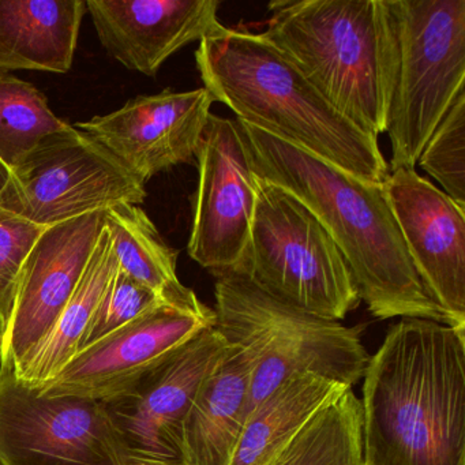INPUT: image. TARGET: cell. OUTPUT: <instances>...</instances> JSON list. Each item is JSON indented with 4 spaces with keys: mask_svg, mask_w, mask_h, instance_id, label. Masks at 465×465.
Returning <instances> with one entry per match:
<instances>
[{
    "mask_svg": "<svg viewBox=\"0 0 465 465\" xmlns=\"http://www.w3.org/2000/svg\"><path fill=\"white\" fill-rule=\"evenodd\" d=\"M214 298V329L254 361L247 416L295 374L312 372L348 388L363 378L370 356L358 329L282 303L233 272L217 274Z\"/></svg>",
    "mask_w": 465,
    "mask_h": 465,
    "instance_id": "cell-5",
    "label": "cell"
},
{
    "mask_svg": "<svg viewBox=\"0 0 465 465\" xmlns=\"http://www.w3.org/2000/svg\"><path fill=\"white\" fill-rule=\"evenodd\" d=\"M105 227L113 238L119 268L156 293L160 301L190 310L206 306L178 279V252L165 243L140 206L122 203L108 209Z\"/></svg>",
    "mask_w": 465,
    "mask_h": 465,
    "instance_id": "cell-21",
    "label": "cell"
},
{
    "mask_svg": "<svg viewBox=\"0 0 465 465\" xmlns=\"http://www.w3.org/2000/svg\"><path fill=\"white\" fill-rule=\"evenodd\" d=\"M383 189L421 284L465 329V211L415 168L389 173Z\"/></svg>",
    "mask_w": 465,
    "mask_h": 465,
    "instance_id": "cell-15",
    "label": "cell"
},
{
    "mask_svg": "<svg viewBox=\"0 0 465 465\" xmlns=\"http://www.w3.org/2000/svg\"><path fill=\"white\" fill-rule=\"evenodd\" d=\"M214 100L205 88L138 96L75 129L107 149L145 186L157 173L190 163L197 153Z\"/></svg>",
    "mask_w": 465,
    "mask_h": 465,
    "instance_id": "cell-14",
    "label": "cell"
},
{
    "mask_svg": "<svg viewBox=\"0 0 465 465\" xmlns=\"http://www.w3.org/2000/svg\"><path fill=\"white\" fill-rule=\"evenodd\" d=\"M159 302L163 301L157 298L156 293L119 268L110 290L97 309L83 348L94 344L126 325Z\"/></svg>",
    "mask_w": 465,
    "mask_h": 465,
    "instance_id": "cell-26",
    "label": "cell"
},
{
    "mask_svg": "<svg viewBox=\"0 0 465 465\" xmlns=\"http://www.w3.org/2000/svg\"><path fill=\"white\" fill-rule=\"evenodd\" d=\"M364 465H465V329L394 323L363 372Z\"/></svg>",
    "mask_w": 465,
    "mask_h": 465,
    "instance_id": "cell-1",
    "label": "cell"
},
{
    "mask_svg": "<svg viewBox=\"0 0 465 465\" xmlns=\"http://www.w3.org/2000/svg\"><path fill=\"white\" fill-rule=\"evenodd\" d=\"M32 84L0 72V162L17 170L53 135L69 127Z\"/></svg>",
    "mask_w": 465,
    "mask_h": 465,
    "instance_id": "cell-23",
    "label": "cell"
},
{
    "mask_svg": "<svg viewBox=\"0 0 465 465\" xmlns=\"http://www.w3.org/2000/svg\"><path fill=\"white\" fill-rule=\"evenodd\" d=\"M105 227V211L45 228L24 262L4 363L20 371L47 339L78 287Z\"/></svg>",
    "mask_w": 465,
    "mask_h": 465,
    "instance_id": "cell-13",
    "label": "cell"
},
{
    "mask_svg": "<svg viewBox=\"0 0 465 465\" xmlns=\"http://www.w3.org/2000/svg\"><path fill=\"white\" fill-rule=\"evenodd\" d=\"M85 0H0V72H70Z\"/></svg>",
    "mask_w": 465,
    "mask_h": 465,
    "instance_id": "cell-18",
    "label": "cell"
},
{
    "mask_svg": "<svg viewBox=\"0 0 465 465\" xmlns=\"http://www.w3.org/2000/svg\"><path fill=\"white\" fill-rule=\"evenodd\" d=\"M268 465H363L361 405L352 388L323 405Z\"/></svg>",
    "mask_w": 465,
    "mask_h": 465,
    "instance_id": "cell-22",
    "label": "cell"
},
{
    "mask_svg": "<svg viewBox=\"0 0 465 465\" xmlns=\"http://www.w3.org/2000/svg\"><path fill=\"white\" fill-rule=\"evenodd\" d=\"M0 460L4 465H127L130 461L104 404L47 396L0 370Z\"/></svg>",
    "mask_w": 465,
    "mask_h": 465,
    "instance_id": "cell-9",
    "label": "cell"
},
{
    "mask_svg": "<svg viewBox=\"0 0 465 465\" xmlns=\"http://www.w3.org/2000/svg\"><path fill=\"white\" fill-rule=\"evenodd\" d=\"M127 465H168V464H163V462L134 461V460H130V461L127 462Z\"/></svg>",
    "mask_w": 465,
    "mask_h": 465,
    "instance_id": "cell-28",
    "label": "cell"
},
{
    "mask_svg": "<svg viewBox=\"0 0 465 465\" xmlns=\"http://www.w3.org/2000/svg\"><path fill=\"white\" fill-rule=\"evenodd\" d=\"M219 0H88L100 43L127 70L156 77L167 59L220 34Z\"/></svg>",
    "mask_w": 465,
    "mask_h": 465,
    "instance_id": "cell-16",
    "label": "cell"
},
{
    "mask_svg": "<svg viewBox=\"0 0 465 465\" xmlns=\"http://www.w3.org/2000/svg\"><path fill=\"white\" fill-rule=\"evenodd\" d=\"M348 386L312 372L285 378L249 413L231 465H268Z\"/></svg>",
    "mask_w": 465,
    "mask_h": 465,
    "instance_id": "cell-19",
    "label": "cell"
},
{
    "mask_svg": "<svg viewBox=\"0 0 465 465\" xmlns=\"http://www.w3.org/2000/svg\"><path fill=\"white\" fill-rule=\"evenodd\" d=\"M118 269L113 238L104 227L72 299L47 339L25 366L18 372L15 371L18 378L34 388H42L83 350L97 309L110 290Z\"/></svg>",
    "mask_w": 465,
    "mask_h": 465,
    "instance_id": "cell-20",
    "label": "cell"
},
{
    "mask_svg": "<svg viewBox=\"0 0 465 465\" xmlns=\"http://www.w3.org/2000/svg\"><path fill=\"white\" fill-rule=\"evenodd\" d=\"M0 465H4V462H2V460H0Z\"/></svg>",
    "mask_w": 465,
    "mask_h": 465,
    "instance_id": "cell-30",
    "label": "cell"
},
{
    "mask_svg": "<svg viewBox=\"0 0 465 465\" xmlns=\"http://www.w3.org/2000/svg\"><path fill=\"white\" fill-rule=\"evenodd\" d=\"M255 175L301 201L341 252L359 298L378 320L451 325L421 284L383 183L361 181L314 154L239 121Z\"/></svg>",
    "mask_w": 465,
    "mask_h": 465,
    "instance_id": "cell-2",
    "label": "cell"
},
{
    "mask_svg": "<svg viewBox=\"0 0 465 465\" xmlns=\"http://www.w3.org/2000/svg\"><path fill=\"white\" fill-rule=\"evenodd\" d=\"M213 309H183L159 302L122 328L83 348L50 382L47 396L105 401L118 396L168 353L198 331L213 326Z\"/></svg>",
    "mask_w": 465,
    "mask_h": 465,
    "instance_id": "cell-12",
    "label": "cell"
},
{
    "mask_svg": "<svg viewBox=\"0 0 465 465\" xmlns=\"http://www.w3.org/2000/svg\"><path fill=\"white\" fill-rule=\"evenodd\" d=\"M195 64L203 88L238 121L361 181L383 183L391 173L377 138L340 114L262 35L224 28L201 40Z\"/></svg>",
    "mask_w": 465,
    "mask_h": 465,
    "instance_id": "cell-3",
    "label": "cell"
},
{
    "mask_svg": "<svg viewBox=\"0 0 465 465\" xmlns=\"http://www.w3.org/2000/svg\"><path fill=\"white\" fill-rule=\"evenodd\" d=\"M195 159L198 187L187 252L217 276L241 260L257 205V175L238 119L211 114Z\"/></svg>",
    "mask_w": 465,
    "mask_h": 465,
    "instance_id": "cell-11",
    "label": "cell"
},
{
    "mask_svg": "<svg viewBox=\"0 0 465 465\" xmlns=\"http://www.w3.org/2000/svg\"><path fill=\"white\" fill-rule=\"evenodd\" d=\"M10 178H12V171L4 163L0 162V195H2L7 184H9Z\"/></svg>",
    "mask_w": 465,
    "mask_h": 465,
    "instance_id": "cell-27",
    "label": "cell"
},
{
    "mask_svg": "<svg viewBox=\"0 0 465 465\" xmlns=\"http://www.w3.org/2000/svg\"><path fill=\"white\" fill-rule=\"evenodd\" d=\"M227 347L214 325L208 326L168 353L126 391L103 401L130 460L183 465L184 419Z\"/></svg>",
    "mask_w": 465,
    "mask_h": 465,
    "instance_id": "cell-10",
    "label": "cell"
},
{
    "mask_svg": "<svg viewBox=\"0 0 465 465\" xmlns=\"http://www.w3.org/2000/svg\"><path fill=\"white\" fill-rule=\"evenodd\" d=\"M364 465V464H363Z\"/></svg>",
    "mask_w": 465,
    "mask_h": 465,
    "instance_id": "cell-31",
    "label": "cell"
},
{
    "mask_svg": "<svg viewBox=\"0 0 465 465\" xmlns=\"http://www.w3.org/2000/svg\"><path fill=\"white\" fill-rule=\"evenodd\" d=\"M416 164L465 211V89L435 127Z\"/></svg>",
    "mask_w": 465,
    "mask_h": 465,
    "instance_id": "cell-24",
    "label": "cell"
},
{
    "mask_svg": "<svg viewBox=\"0 0 465 465\" xmlns=\"http://www.w3.org/2000/svg\"><path fill=\"white\" fill-rule=\"evenodd\" d=\"M227 351L195 394L182 430L183 465H231L247 418L252 355Z\"/></svg>",
    "mask_w": 465,
    "mask_h": 465,
    "instance_id": "cell-17",
    "label": "cell"
},
{
    "mask_svg": "<svg viewBox=\"0 0 465 465\" xmlns=\"http://www.w3.org/2000/svg\"><path fill=\"white\" fill-rule=\"evenodd\" d=\"M262 36L370 137L385 134L394 74L388 0H276Z\"/></svg>",
    "mask_w": 465,
    "mask_h": 465,
    "instance_id": "cell-4",
    "label": "cell"
},
{
    "mask_svg": "<svg viewBox=\"0 0 465 465\" xmlns=\"http://www.w3.org/2000/svg\"><path fill=\"white\" fill-rule=\"evenodd\" d=\"M4 366V339L0 336V370Z\"/></svg>",
    "mask_w": 465,
    "mask_h": 465,
    "instance_id": "cell-29",
    "label": "cell"
},
{
    "mask_svg": "<svg viewBox=\"0 0 465 465\" xmlns=\"http://www.w3.org/2000/svg\"><path fill=\"white\" fill-rule=\"evenodd\" d=\"M257 182L249 242L231 272L302 312L344 320L361 301L328 231L287 190L260 176Z\"/></svg>",
    "mask_w": 465,
    "mask_h": 465,
    "instance_id": "cell-6",
    "label": "cell"
},
{
    "mask_svg": "<svg viewBox=\"0 0 465 465\" xmlns=\"http://www.w3.org/2000/svg\"><path fill=\"white\" fill-rule=\"evenodd\" d=\"M146 189L107 149L70 124L12 171L0 209L42 228L122 203L141 205Z\"/></svg>",
    "mask_w": 465,
    "mask_h": 465,
    "instance_id": "cell-8",
    "label": "cell"
},
{
    "mask_svg": "<svg viewBox=\"0 0 465 465\" xmlns=\"http://www.w3.org/2000/svg\"><path fill=\"white\" fill-rule=\"evenodd\" d=\"M394 74L389 173L415 168L435 127L465 89V0H388Z\"/></svg>",
    "mask_w": 465,
    "mask_h": 465,
    "instance_id": "cell-7",
    "label": "cell"
},
{
    "mask_svg": "<svg viewBox=\"0 0 465 465\" xmlns=\"http://www.w3.org/2000/svg\"><path fill=\"white\" fill-rule=\"evenodd\" d=\"M45 228L0 209V336L12 320L24 262Z\"/></svg>",
    "mask_w": 465,
    "mask_h": 465,
    "instance_id": "cell-25",
    "label": "cell"
}]
</instances>
